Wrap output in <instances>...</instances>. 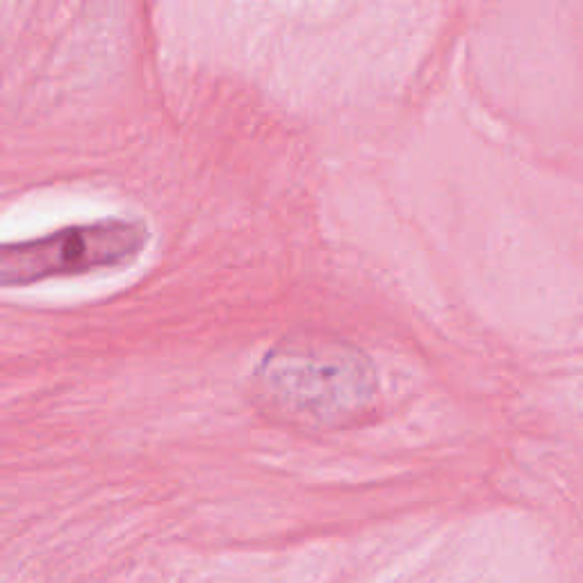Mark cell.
Listing matches in <instances>:
<instances>
[{"mask_svg": "<svg viewBox=\"0 0 583 583\" xmlns=\"http://www.w3.org/2000/svg\"><path fill=\"white\" fill-rule=\"evenodd\" d=\"M149 242V224L135 217H105L7 242L0 251V285L14 290L126 267L142 256Z\"/></svg>", "mask_w": 583, "mask_h": 583, "instance_id": "2", "label": "cell"}, {"mask_svg": "<svg viewBox=\"0 0 583 583\" xmlns=\"http://www.w3.org/2000/svg\"><path fill=\"white\" fill-rule=\"evenodd\" d=\"M256 388L272 413L312 429L363 420L376 397L367 358L331 338H290L276 344L260 363Z\"/></svg>", "mask_w": 583, "mask_h": 583, "instance_id": "1", "label": "cell"}]
</instances>
